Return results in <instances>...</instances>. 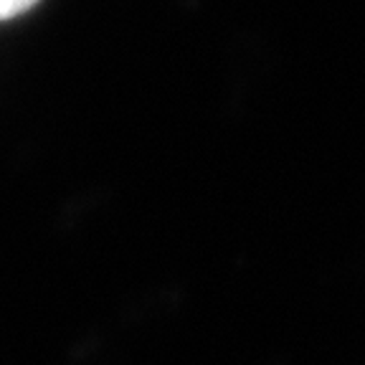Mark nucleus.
Here are the masks:
<instances>
[{
  "label": "nucleus",
  "mask_w": 365,
  "mask_h": 365,
  "mask_svg": "<svg viewBox=\"0 0 365 365\" xmlns=\"http://www.w3.org/2000/svg\"><path fill=\"white\" fill-rule=\"evenodd\" d=\"M38 0H0V21L16 18L21 13H26L29 8H34Z\"/></svg>",
  "instance_id": "1"
}]
</instances>
